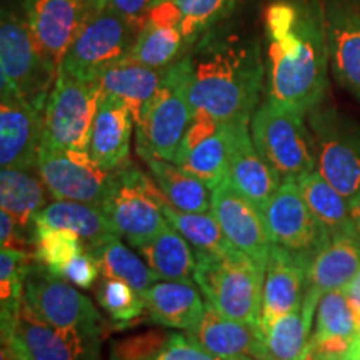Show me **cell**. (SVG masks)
Returning a JSON list of instances; mask_svg holds the SVG:
<instances>
[{
    "label": "cell",
    "mask_w": 360,
    "mask_h": 360,
    "mask_svg": "<svg viewBox=\"0 0 360 360\" xmlns=\"http://www.w3.org/2000/svg\"><path fill=\"white\" fill-rule=\"evenodd\" d=\"M265 98L307 115L327 98L326 8L321 0H272L264 13Z\"/></svg>",
    "instance_id": "1"
},
{
    "label": "cell",
    "mask_w": 360,
    "mask_h": 360,
    "mask_svg": "<svg viewBox=\"0 0 360 360\" xmlns=\"http://www.w3.org/2000/svg\"><path fill=\"white\" fill-rule=\"evenodd\" d=\"M186 57L193 109L224 122L252 119L267 75L257 39L212 29L192 45Z\"/></svg>",
    "instance_id": "2"
},
{
    "label": "cell",
    "mask_w": 360,
    "mask_h": 360,
    "mask_svg": "<svg viewBox=\"0 0 360 360\" xmlns=\"http://www.w3.org/2000/svg\"><path fill=\"white\" fill-rule=\"evenodd\" d=\"M193 282L225 317L259 323L265 270L250 255L231 245L222 252H195Z\"/></svg>",
    "instance_id": "3"
},
{
    "label": "cell",
    "mask_w": 360,
    "mask_h": 360,
    "mask_svg": "<svg viewBox=\"0 0 360 360\" xmlns=\"http://www.w3.org/2000/svg\"><path fill=\"white\" fill-rule=\"evenodd\" d=\"M58 67L44 56L30 32L25 8L4 4L0 20V92L47 105Z\"/></svg>",
    "instance_id": "4"
},
{
    "label": "cell",
    "mask_w": 360,
    "mask_h": 360,
    "mask_svg": "<svg viewBox=\"0 0 360 360\" xmlns=\"http://www.w3.org/2000/svg\"><path fill=\"white\" fill-rule=\"evenodd\" d=\"M193 114L195 109L188 97V64L184 56L167 67L160 89L135 122L139 157L174 162Z\"/></svg>",
    "instance_id": "5"
},
{
    "label": "cell",
    "mask_w": 360,
    "mask_h": 360,
    "mask_svg": "<svg viewBox=\"0 0 360 360\" xmlns=\"http://www.w3.org/2000/svg\"><path fill=\"white\" fill-rule=\"evenodd\" d=\"M162 195L150 174L127 164L112 172L101 207L115 232L139 249L170 224L162 209Z\"/></svg>",
    "instance_id": "6"
},
{
    "label": "cell",
    "mask_w": 360,
    "mask_h": 360,
    "mask_svg": "<svg viewBox=\"0 0 360 360\" xmlns=\"http://www.w3.org/2000/svg\"><path fill=\"white\" fill-rule=\"evenodd\" d=\"M252 141L282 180L315 170L314 137L302 112L264 98L250 119Z\"/></svg>",
    "instance_id": "7"
},
{
    "label": "cell",
    "mask_w": 360,
    "mask_h": 360,
    "mask_svg": "<svg viewBox=\"0 0 360 360\" xmlns=\"http://www.w3.org/2000/svg\"><path fill=\"white\" fill-rule=\"evenodd\" d=\"M315 169L349 204L360 195V122L323 101L307 114Z\"/></svg>",
    "instance_id": "8"
},
{
    "label": "cell",
    "mask_w": 360,
    "mask_h": 360,
    "mask_svg": "<svg viewBox=\"0 0 360 360\" xmlns=\"http://www.w3.org/2000/svg\"><path fill=\"white\" fill-rule=\"evenodd\" d=\"M102 94L101 80L79 79L58 70L45 105L40 147L89 152Z\"/></svg>",
    "instance_id": "9"
},
{
    "label": "cell",
    "mask_w": 360,
    "mask_h": 360,
    "mask_svg": "<svg viewBox=\"0 0 360 360\" xmlns=\"http://www.w3.org/2000/svg\"><path fill=\"white\" fill-rule=\"evenodd\" d=\"M24 302L40 321L58 330L103 337L105 321L92 300L37 260L27 270Z\"/></svg>",
    "instance_id": "10"
},
{
    "label": "cell",
    "mask_w": 360,
    "mask_h": 360,
    "mask_svg": "<svg viewBox=\"0 0 360 360\" xmlns=\"http://www.w3.org/2000/svg\"><path fill=\"white\" fill-rule=\"evenodd\" d=\"M139 29L122 15L102 6L90 13L58 70L79 79L98 80L109 67L129 57Z\"/></svg>",
    "instance_id": "11"
},
{
    "label": "cell",
    "mask_w": 360,
    "mask_h": 360,
    "mask_svg": "<svg viewBox=\"0 0 360 360\" xmlns=\"http://www.w3.org/2000/svg\"><path fill=\"white\" fill-rule=\"evenodd\" d=\"M262 217L274 245L312 260L332 238L309 209L295 179L282 180L264 207Z\"/></svg>",
    "instance_id": "12"
},
{
    "label": "cell",
    "mask_w": 360,
    "mask_h": 360,
    "mask_svg": "<svg viewBox=\"0 0 360 360\" xmlns=\"http://www.w3.org/2000/svg\"><path fill=\"white\" fill-rule=\"evenodd\" d=\"M37 174L53 200H75L101 205L112 172L92 160L89 152L40 147Z\"/></svg>",
    "instance_id": "13"
},
{
    "label": "cell",
    "mask_w": 360,
    "mask_h": 360,
    "mask_svg": "<svg viewBox=\"0 0 360 360\" xmlns=\"http://www.w3.org/2000/svg\"><path fill=\"white\" fill-rule=\"evenodd\" d=\"M103 0H27V22L39 49L52 64L60 67L90 13Z\"/></svg>",
    "instance_id": "14"
},
{
    "label": "cell",
    "mask_w": 360,
    "mask_h": 360,
    "mask_svg": "<svg viewBox=\"0 0 360 360\" xmlns=\"http://www.w3.org/2000/svg\"><path fill=\"white\" fill-rule=\"evenodd\" d=\"M210 212L217 219L229 242L250 255L265 270L272 242L262 212L232 186L229 179L212 188Z\"/></svg>",
    "instance_id": "15"
},
{
    "label": "cell",
    "mask_w": 360,
    "mask_h": 360,
    "mask_svg": "<svg viewBox=\"0 0 360 360\" xmlns=\"http://www.w3.org/2000/svg\"><path fill=\"white\" fill-rule=\"evenodd\" d=\"M45 105L2 94L0 98V164L35 170L42 142Z\"/></svg>",
    "instance_id": "16"
},
{
    "label": "cell",
    "mask_w": 360,
    "mask_h": 360,
    "mask_svg": "<svg viewBox=\"0 0 360 360\" xmlns=\"http://www.w3.org/2000/svg\"><path fill=\"white\" fill-rule=\"evenodd\" d=\"M229 175L232 186L262 212L281 187L282 177L260 154L252 141L250 120L227 122Z\"/></svg>",
    "instance_id": "17"
},
{
    "label": "cell",
    "mask_w": 360,
    "mask_h": 360,
    "mask_svg": "<svg viewBox=\"0 0 360 360\" xmlns=\"http://www.w3.org/2000/svg\"><path fill=\"white\" fill-rule=\"evenodd\" d=\"M174 162L209 188L217 187L229 175L227 122L195 110Z\"/></svg>",
    "instance_id": "18"
},
{
    "label": "cell",
    "mask_w": 360,
    "mask_h": 360,
    "mask_svg": "<svg viewBox=\"0 0 360 360\" xmlns=\"http://www.w3.org/2000/svg\"><path fill=\"white\" fill-rule=\"evenodd\" d=\"M330 69L360 101V0H326Z\"/></svg>",
    "instance_id": "19"
},
{
    "label": "cell",
    "mask_w": 360,
    "mask_h": 360,
    "mask_svg": "<svg viewBox=\"0 0 360 360\" xmlns=\"http://www.w3.org/2000/svg\"><path fill=\"white\" fill-rule=\"evenodd\" d=\"M360 267V233H339L315 255L309 269L302 300L305 317L314 323L321 299L328 292L344 290Z\"/></svg>",
    "instance_id": "20"
},
{
    "label": "cell",
    "mask_w": 360,
    "mask_h": 360,
    "mask_svg": "<svg viewBox=\"0 0 360 360\" xmlns=\"http://www.w3.org/2000/svg\"><path fill=\"white\" fill-rule=\"evenodd\" d=\"M191 51L182 27V12L175 0H162L152 7L139 30L129 58L154 69L175 64Z\"/></svg>",
    "instance_id": "21"
},
{
    "label": "cell",
    "mask_w": 360,
    "mask_h": 360,
    "mask_svg": "<svg viewBox=\"0 0 360 360\" xmlns=\"http://www.w3.org/2000/svg\"><path fill=\"white\" fill-rule=\"evenodd\" d=\"M310 264L312 259L272 244L265 265L259 326H267L274 319L302 305Z\"/></svg>",
    "instance_id": "22"
},
{
    "label": "cell",
    "mask_w": 360,
    "mask_h": 360,
    "mask_svg": "<svg viewBox=\"0 0 360 360\" xmlns=\"http://www.w3.org/2000/svg\"><path fill=\"white\" fill-rule=\"evenodd\" d=\"M13 334L32 360H101L102 337L72 334L49 326L22 302Z\"/></svg>",
    "instance_id": "23"
},
{
    "label": "cell",
    "mask_w": 360,
    "mask_h": 360,
    "mask_svg": "<svg viewBox=\"0 0 360 360\" xmlns=\"http://www.w3.org/2000/svg\"><path fill=\"white\" fill-rule=\"evenodd\" d=\"M134 127L135 120L127 103L102 94L90 134L89 155L107 172L127 165Z\"/></svg>",
    "instance_id": "24"
},
{
    "label": "cell",
    "mask_w": 360,
    "mask_h": 360,
    "mask_svg": "<svg viewBox=\"0 0 360 360\" xmlns=\"http://www.w3.org/2000/svg\"><path fill=\"white\" fill-rule=\"evenodd\" d=\"M186 334L207 352L222 360L238 355L260 359L262 352V328L259 323H247L225 317L209 302L205 304V314L199 326Z\"/></svg>",
    "instance_id": "25"
},
{
    "label": "cell",
    "mask_w": 360,
    "mask_h": 360,
    "mask_svg": "<svg viewBox=\"0 0 360 360\" xmlns=\"http://www.w3.org/2000/svg\"><path fill=\"white\" fill-rule=\"evenodd\" d=\"M314 323L309 357L314 360H344L359 330L344 292L334 290L322 297Z\"/></svg>",
    "instance_id": "26"
},
{
    "label": "cell",
    "mask_w": 360,
    "mask_h": 360,
    "mask_svg": "<svg viewBox=\"0 0 360 360\" xmlns=\"http://www.w3.org/2000/svg\"><path fill=\"white\" fill-rule=\"evenodd\" d=\"M147 321L160 327L191 332L205 314V304L192 282L164 281L142 294Z\"/></svg>",
    "instance_id": "27"
},
{
    "label": "cell",
    "mask_w": 360,
    "mask_h": 360,
    "mask_svg": "<svg viewBox=\"0 0 360 360\" xmlns=\"http://www.w3.org/2000/svg\"><path fill=\"white\" fill-rule=\"evenodd\" d=\"M109 360H222L195 344L186 332L152 330L114 340Z\"/></svg>",
    "instance_id": "28"
},
{
    "label": "cell",
    "mask_w": 360,
    "mask_h": 360,
    "mask_svg": "<svg viewBox=\"0 0 360 360\" xmlns=\"http://www.w3.org/2000/svg\"><path fill=\"white\" fill-rule=\"evenodd\" d=\"M165 70L167 67L154 69L127 57L109 67L98 80H101L103 94H109L127 103L134 120L137 122L146 105L164 82Z\"/></svg>",
    "instance_id": "29"
},
{
    "label": "cell",
    "mask_w": 360,
    "mask_h": 360,
    "mask_svg": "<svg viewBox=\"0 0 360 360\" xmlns=\"http://www.w3.org/2000/svg\"><path fill=\"white\" fill-rule=\"evenodd\" d=\"M35 225L75 232L82 237L85 249L119 236L102 207L87 202L53 200L37 214Z\"/></svg>",
    "instance_id": "30"
},
{
    "label": "cell",
    "mask_w": 360,
    "mask_h": 360,
    "mask_svg": "<svg viewBox=\"0 0 360 360\" xmlns=\"http://www.w3.org/2000/svg\"><path fill=\"white\" fill-rule=\"evenodd\" d=\"M51 195L37 170L2 167L0 204L15 219L22 231L35 236V217L47 205Z\"/></svg>",
    "instance_id": "31"
},
{
    "label": "cell",
    "mask_w": 360,
    "mask_h": 360,
    "mask_svg": "<svg viewBox=\"0 0 360 360\" xmlns=\"http://www.w3.org/2000/svg\"><path fill=\"white\" fill-rule=\"evenodd\" d=\"M192 249L186 237L169 224L159 236L139 247L137 252L159 281L193 282L197 254Z\"/></svg>",
    "instance_id": "32"
},
{
    "label": "cell",
    "mask_w": 360,
    "mask_h": 360,
    "mask_svg": "<svg viewBox=\"0 0 360 360\" xmlns=\"http://www.w3.org/2000/svg\"><path fill=\"white\" fill-rule=\"evenodd\" d=\"M143 162L170 205L182 212H210L212 188L207 187L200 179L175 162L159 157H148Z\"/></svg>",
    "instance_id": "33"
},
{
    "label": "cell",
    "mask_w": 360,
    "mask_h": 360,
    "mask_svg": "<svg viewBox=\"0 0 360 360\" xmlns=\"http://www.w3.org/2000/svg\"><path fill=\"white\" fill-rule=\"evenodd\" d=\"M309 209L317 217L330 237L339 233L357 232L350 214V204L337 188L322 177L317 169L297 179Z\"/></svg>",
    "instance_id": "34"
},
{
    "label": "cell",
    "mask_w": 360,
    "mask_h": 360,
    "mask_svg": "<svg viewBox=\"0 0 360 360\" xmlns=\"http://www.w3.org/2000/svg\"><path fill=\"white\" fill-rule=\"evenodd\" d=\"M262 328L260 360H305L309 354L312 322L305 317L302 305L274 319Z\"/></svg>",
    "instance_id": "35"
},
{
    "label": "cell",
    "mask_w": 360,
    "mask_h": 360,
    "mask_svg": "<svg viewBox=\"0 0 360 360\" xmlns=\"http://www.w3.org/2000/svg\"><path fill=\"white\" fill-rule=\"evenodd\" d=\"M120 238L122 237L119 236L109 237L102 240L101 244L89 247L85 250L96 260L102 277L122 281L143 294L159 278L146 264V260L134 254L127 245H124Z\"/></svg>",
    "instance_id": "36"
},
{
    "label": "cell",
    "mask_w": 360,
    "mask_h": 360,
    "mask_svg": "<svg viewBox=\"0 0 360 360\" xmlns=\"http://www.w3.org/2000/svg\"><path fill=\"white\" fill-rule=\"evenodd\" d=\"M35 260L34 254L17 249L0 250V323L2 339L11 337L15 328L22 302L27 270Z\"/></svg>",
    "instance_id": "37"
},
{
    "label": "cell",
    "mask_w": 360,
    "mask_h": 360,
    "mask_svg": "<svg viewBox=\"0 0 360 360\" xmlns=\"http://www.w3.org/2000/svg\"><path fill=\"white\" fill-rule=\"evenodd\" d=\"M162 209L165 217L180 236L193 247L195 252H222L233 245L225 237V233L214 217L212 212H182L172 207L162 195Z\"/></svg>",
    "instance_id": "38"
},
{
    "label": "cell",
    "mask_w": 360,
    "mask_h": 360,
    "mask_svg": "<svg viewBox=\"0 0 360 360\" xmlns=\"http://www.w3.org/2000/svg\"><path fill=\"white\" fill-rule=\"evenodd\" d=\"M82 252L85 244L75 232L35 225V260L56 276L62 277L67 264Z\"/></svg>",
    "instance_id": "39"
},
{
    "label": "cell",
    "mask_w": 360,
    "mask_h": 360,
    "mask_svg": "<svg viewBox=\"0 0 360 360\" xmlns=\"http://www.w3.org/2000/svg\"><path fill=\"white\" fill-rule=\"evenodd\" d=\"M96 299L110 321L120 327L146 314V302L141 292L117 278L103 277L96 285Z\"/></svg>",
    "instance_id": "40"
},
{
    "label": "cell",
    "mask_w": 360,
    "mask_h": 360,
    "mask_svg": "<svg viewBox=\"0 0 360 360\" xmlns=\"http://www.w3.org/2000/svg\"><path fill=\"white\" fill-rule=\"evenodd\" d=\"M240 0H175L182 12V27L192 45L233 12Z\"/></svg>",
    "instance_id": "41"
},
{
    "label": "cell",
    "mask_w": 360,
    "mask_h": 360,
    "mask_svg": "<svg viewBox=\"0 0 360 360\" xmlns=\"http://www.w3.org/2000/svg\"><path fill=\"white\" fill-rule=\"evenodd\" d=\"M98 274H101V270H98L96 260L85 250L82 254L75 255L67 264L62 277L74 283L75 287H80V289H92L97 283Z\"/></svg>",
    "instance_id": "42"
},
{
    "label": "cell",
    "mask_w": 360,
    "mask_h": 360,
    "mask_svg": "<svg viewBox=\"0 0 360 360\" xmlns=\"http://www.w3.org/2000/svg\"><path fill=\"white\" fill-rule=\"evenodd\" d=\"M105 4L107 7H110L112 11L122 15L125 20H129L141 30L152 7L155 6V0H105Z\"/></svg>",
    "instance_id": "43"
},
{
    "label": "cell",
    "mask_w": 360,
    "mask_h": 360,
    "mask_svg": "<svg viewBox=\"0 0 360 360\" xmlns=\"http://www.w3.org/2000/svg\"><path fill=\"white\" fill-rule=\"evenodd\" d=\"M342 292H344V295L347 297L349 305H350V309H352L355 322H357V327L360 330V267Z\"/></svg>",
    "instance_id": "44"
},
{
    "label": "cell",
    "mask_w": 360,
    "mask_h": 360,
    "mask_svg": "<svg viewBox=\"0 0 360 360\" xmlns=\"http://www.w3.org/2000/svg\"><path fill=\"white\" fill-rule=\"evenodd\" d=\"M2 349L7 350L11 360H32V357H30L27 349L24 347V344L17 339L15 334L2 339Z\"/></svg>",
    "instance_id": "45"
},
{
    "label": "cell",
    "mask_w": 360,
    "mask_h": 360,
    "mask_svg": "<svg viewBox=\"0 0 360 360\" xmlns=\"http://www.w3.org/2000/svg\"><path fill=\"white\" fill-rule=\"evenodd\" d=\"M360 359V330L355 334L352 344H350V349L347 355H345L344 360H359Z\"/></svg>",
    "instance_id": "46"
},
{
    "label": "cell",
    "mask_w": 360,
    "mask_h": 360,
    "mask_svg": "<svg viewBox=\"0 0 360 360\" xmlns=\"http://www.w3.org/2000/svg\"><path fill=\"white\" fill-rule=\"evenodd\" d=\"M350 214H352L355 231L360 233V195L350 202Z\"/></svg>",
    "instance_id": "47"
},
{
    "label": "cell",
    "mask_w": 360,
    "mask_h": 360,
    "mask_svg": "<svg viewBox=\"0 0 360 360\" xmlns=\"http://www.w3.org/2000/svg\"><path fill=\"white\" fill-rule=\"evenodd\" d=\"M229 360H260V359L252 357V355H238V357H233V359H229Z\"/></svg>",
    "instance_id": "48"
},
{
    "label": "cell",
    "mask_w": 360,
    "mask_h": 360,
    "mask_svg": "<svg viewBox=\"0 0 360 360\" xmlns=\"http://www.w3.org/2000/svg\"><path fill=\"white\" fill-rule=\"evenodd\" d=\"M25 2L27 0H4V4H20V6Z\"/></svg>",
    "instance_id": "49"
},
{
    "label": "cell",
    "mask_w": 360,
    "mask_h": 360,
    "mask_svg": "<svg viewBox=\"0 0 360 360\" xmlns=\"http://www.w3.org/2000/svg\"><path fill=\"white\" fill-rule=\"evenodd\" d=\"M305 360H314V359H310V357H309V355H307V359H305Z\"/></svg>",
    "instance_id": "50"
},
{
    "label": "cell",
    "mask_w": 360,
    "mask_h": 360,
    "mask_svg": "<svg viewBox=\"0 0 360 360\" xmlns=\"http://www.w3.org/2000/svg\"><path fill=\"white\" fill-rule=\"evenodd\" d=\"M157 2H162V0H155V4H157Z\"/></svg>",
    "instance_id": "51"
},
{
    "label": "cell",
    "mask_w": 360,
    "mask_h": 360,
    "mask_svg": "<svg viewBox=\"0 0 360 360\" xmlns=\"http://www.w3.org/2000/svg\"><path fill=\"white\" fill-rule=\"evenodd\" d=\"M359 360H360V359H359Z\"/></svg>",
    "instance_id": "52"
}]
</instances>
